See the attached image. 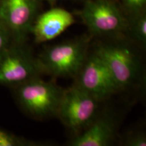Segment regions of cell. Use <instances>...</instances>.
I'll use <instances>...</instances> for the list:
<instances>
[{"mask_svg":"<svg viewBox=\"0 0 146 146\" xmlns=\"http://www.w3.org/2000/svg\"><path fill=\"white\" fill-rule=\"evenodd\" d=\"M121 39L100 43L94 52L104 62L120 91L137 86L143 78L139 57L133 47Z\"/></svg>","mask_w":146,"mask_h":146,"instance_id":"1","label":"cell"},{"mask_svg":"<svg viewBox=\"0 0 146 146\" xmlns=\"http://www.w3.org/2000/svg\"><path fill=\"white\" fill-rule=\"evenodd\" d=\"M89 41L84 35L47 47L37 57L43 74L76 78L88 56Z\"/></svg>","mask_w":146,"mask_h":146,"instance_id":"2","label":"cell"},{"mask_svg":"<svg viewBox=\"0 0 146 146\" xmlns=\"http://www.w3.org/2000/svg\"><path fill=\"white\" fill-rule=\"evenodd\" d=\"M15 87L18 103L30 116L39 120L57 116L65 89L56 82L45 81L39 76Z\"/></svg>","mask_w":146,"mask_h":146,"instance_id":"3","label":"cell"},{"mask_svg":"<svg viewBox=\"0 0 146 146\" xmlns=\"http://www.w3.org/2000/svg\"><path fill=\"white\" fill-rule=\"evenodd\" d=\"M78 15L91 36L114 39L126 35L128 18L111 0H86Z\"/></svg>","mask_w":146,"mask_h":146,"instance_id":"4","label":"cell"},{"mask_svg":"<svg viewBox=\"0 0 146 146\" xmlns=\"http://www.w3.org/2000/svg\"><path fill=\"white\" fill-rule=\"evenodd\" d=\"M41 74L38 58L25 43L13 41L0 54V85L15 87Z\"/></svg>","mask_w":146,"mask_h":146,"instance_id":"5","label":"cell"},{"mask_svg":"<svg viewBox=\"0 0 146 146\" xmlns=\"http://www.w3.org/2000/svg\"><path fill=\"white\" fill-rule=\"evenodd\" d=\"M100 102L99 100L74 84L64 90L57 117L71 130H83L96 118Z\"/></svg>","mask_w":146,"mask_h":146,"instance_id":"6","label":"cell"},{"mask_svg":"<svg viewBox=\"0 0 146 146\" xmlns=\"http://www.w3.org/2000/svg\"><path fill=\"white\" fill-rule=\"evenodd\" d=\"M76 78V86L100 102L120 91L104 62L94 52L88 54Z\"/></svg>","mask_w":146,"mask_h":146,"instance_id":"7","label":"cell"},{"mask_svg":"<svg viewBox=\"0 0 146 146\" xmlns=\"http://www.w3.org/2000/svg\"><path fill=\"white\" fill-rule=\"evenodd\" d=\"M39 0H0V21L13 41L25 43L38 15Z\"/></svg>","mask_w":146,"mask_h":146,"instance_id":"8","label":"cell"},{"mask_svg":"<svg viewBox=\"0 0 146 146\" xmlns=\"http://www.w3.org/2000/svg\"><path fill=\"white\" fill-rule=\"evenodd\" d=\"M75 23L74 16L62 8H53L37 15L33 25L31 33L36 43L50 41L62 33Z\"/></svg>","mask_w":146,"mask_h":146,"instance_id":"9","label":"cell"},{"mask_svg":"<svg viewBox=\"0 0 146 146\" xmlns=\"http://www.w3.org/2000/svg\"><path fill=\"white\" fill-rule=\"evenodd\" d=\"M85 129V132L72 140L71 145L106 146L112 143L116 135L115 123L109 116H97Z\"/></svg>","mask_w":146,"mask_h":146,"instance_id":"10","label":"cell"},{"mask_svg":"<svg viewBox=\"0 0 146 146\" xmlns=\"http://www.w3.org/2000/svg\"><path fill=\"white\" fill-rule=\"evenodd\" d=\"M126 35L134 43L145 49L146 45V14L145 10L129 14Z\"/></svg>","mask_w":146,"mask_h":146,"instance_id":"11","label":"cell"},{"mask_svg":"<svg viewBox=\"0 0 146 146\" xmlns=\"http://www.w3.org/2000/svg\"><path fill=\"white\" fill-rule=\"evenodd\" d=\"M34 142L27 141L25 139L20 138L12 133L0 128V146H19L35 145Z\"/></svg>","mask_w":146,"mask_h":146,"instance_id":"12","label":"cell"},{"mask_svg":"<svg viewBox=\"0 0 146 146\" xmlns=\"http://www.w3.org/2000/svg\"><path fill=\"white\" fill-rule=\"evenodd\" d=\"M13 41L10 31L0 21V54L8 48Z\"/></svg>","mask_w":146,"mask_h":146,"instance_id":"13","label":"cell"},{"mask_svg":"<svg viewBox=\"0 0 146 146\" xmlns=\"http://www.w3.org/2000/svg\"><path fill=\"white\" fill-rule=\"evenodd\" d=\"M129 14H133L145 10L146 0H122Z\"/></svg>","mask_w":146,"mask_h":146,"instance_id":"14","label":"cell"},{"mask_svg":"<svg viewBox=\"0 0 146 146\" xmlns=\"http://www.w3.org/2000/svg\"><path fill=\"white\" fill-rule=\"evenodd\" d=\"M125 144L129 146H145L146 137L143 133L131 134L126 139Z\"/></svg>","mask_w":146,"mask_h":146,"instance_id":"15","label":"cell"},{"mask_svg":"<svg viewBox=\"0 0 146 146\" xmlns=\"http://www.w3.org/2000/svg\"><path fill=\"white\" fill-rule=\"evenodd\" d=\"M39 1H48V2H50V3H52V2H54V1H58V0H39Z\"/></svg>","mask_w":146,"mask_h":146,"instance_id":"16","label":"cell"}]
</instances>
